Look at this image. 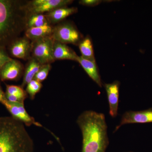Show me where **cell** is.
<instances>
[{
  "mask_svg": "<svg viewBox=\"0 0 152 152\" xmlns=\"http://www.w3.org/2000/svg\"><path fill=\"white\" fill-rule=\"evenodd\" d=\"M11 53L13 56L19 58L26 59L28 56L31 50V43L27 38L15 40L11 44Z\"/></svg>",
  "mask_w": 152,
  "mask_h": 152,
  "instance_id": "11",
  "label": "cell"
},
{
  "mask_svg": "<svg viewBox=\"0 0 152 152\" xmlns=\"http://www.w3.org/2000/svg\"><path fill=\"white\" fill-rule=\"evenodd\" d=\"M6 97L7 100L9 102L12 103H20L24 104V101L18 97L13 95L7 94H6Z\"/></svg>",
  "mask_w": 152,
  "mask_h": 152,
  "instance_id": "24",
  "label": "cell"
},
{
  "mask_svg": "<svg viewBox=\"0 0 152 152\" xmlns=\"http://www.w3.org/2000/svg\"><path fill=\"white\" fill-rule=\"evenodd\" d=\"M77 61L81 65L89 77L100 87L102 86L100 75L96 61L87 60L82 56H79Z\"/></svg>",
  "mask_w": 152,
  "mask_h": 152,
  "instance_id": "13",
  "label": "cell"
},
{
  "mask_svg": "<svg viewBox=\"0 0 152 152\" xmlns=\"http://www.w3.org/2000/svg\"><path fill=\"white\" fill-rule=\"evenodd\" d=\"M51 66L50 64L42 65L35 76L34 80L40 83L43 81L47 78Z\"/></svg>",
  "mask_w": 152,
  "mask_h": 152,
  "instance_id": "21",
  "label": "cell"
},
{
  "mask_svg": "<svg viewBox=\"0 0 152 152\" xmlns=\"http://www.w3.org/2000/svg\"><path fill=\"white\" fill-rule=\"evenodd\" d=\"M6 94L16 96L24 101L27 97V93L22 87L14 85H7Z\"/></svg>",
  "mask_w": 152,
  "mask_h": 152,
  "instance_id": "19",
  "label": "cell"
},
{
  "mask_svg": "<svg viewBox=\"0 0 152 152\" xmlns=\"http://www.w3.org/2000/svg\"><path fill=\"white\" fill-rule=\"evenodd\" d=\"M149 123H152V108L139 111H129L123 115L121 122L116 127L114 132L124 125Z\"/></svg>",
  "mask_w": 152,
  "mask_h": 152,
  "instance_id": "8",
  "label": "cell"
},
{
  "mask_svg": "<svg viewBox=\"0 0 152 152\" xmlns=\"http://www.w3.org/2000/svg\"><path fill=\"white\" fill-rule=\"evenodd\" d=\"M42 87V85L41 83L35 80H33L27 85L26 92L29 95L31 99H34L36 95L40 91Z\"/></svg>",
  "mask_w": 152,
  "mask_h": 152,
  "instance_id": "20",
  "label": "cell"
},
{
  "mask_svg": "<svg viewBox=\"0 0 152 152\" xmlns=\"http://www.w3.org/2000/svg\"></svg>",
  "mask_w": 152,
  "mask_h": 152,
  "instance_id": "27",
  "label": "cell"
},
{
  "mask_svg": "<svg viewBox=\"0 0 152 152\" xmlns=\"http://www.w3.org/2000/svg\"><path fill=\"white\" fill-rule=\"evenodd\" d=\"M102 2L100 0H82L79 1V3L82 5L88 7H95L99 4Z\"/></svg>",
  "mask_w": 152,
  "mask_h": 152,
  "instance_id": "23",
  "label": "cell"
},
{
  "mask_svg": "<svg viewBox=\"0 0 152 152\" xmlns=\"http://www.w3.org/2000/svg\"><path fill=\"white\" fill-rule=\"evenodd\" d=\"M48 25H49V22L45 16L42 14H32L26 22V26L28 28Z\"/></svg>",
  "mask_w": 152,
  "mask_h": 152,
  "instance_id": "18",
  "label": "cell"
},
{
  "mask_svg": "<svg viewBox=\"0 0 152 152\" xmlns=\"http://www.w3.org/2000/svg\"><path fill=\"white\" fill-rule=\"evenodd\" d=\"M1 67H2L0 66V72H1Z\"/></svg>",
  "mask_w": 152,
  "mask_h": 152,
  "instance_id": "26",
  "label": "cell"
},
{
  "mask_svg": "<svg viewBox=\"0 0 152 152\" xmlns=\"http://www.w3.org/2000/svg\"><path fill=\"white\" fill-rule=\"evenodd\" d=\"M53 56L55 60H70L77 61L78 56L66 44L54 41Z\"/></svg>",
  "mask_w": 152,
  "mask_h": 152,
  "instance_id": "12",
  "label": "cell"
},
{
  "mask_svg": "<svg viewBox=\"0 0 152 152\" xmlns=\"http://www.w3.org/2000/svg\"><path fill=\"white\" fill-rule=\"evenodd\" d=\"M77 123L83 136L81 152H105L109 141L104 114L85 111L78 117Z\"/></svg>",
  "mask_w": 152,
  "mask_h": 152,
  "instance_id": "1",
  "label": "cell"
},
{
  "mask_svg": "<svg viewBox=\"0 0 152 152\" xmlns=\"http://www.w3.org/2000/svg\"><path fill=\"white\" fill-rule=\"evenodd\" d=\"M12 59L4 52L3 49H0V66H2L6 63Z\"/></svg>",
  "mask_w": 152,
  "mask_h": 152,
  "instance_id": "22",
  "label": "cell"
},
{
  "mask_svg": "<svg viewBox=\"0 0 152 152\" xmlns=\"http://www.w3.org/2000/svg\"><path fill=\"white\" fill-rule=\"evenodd\" d=\"M24 10L16 1L0 0V49L13 42L23 28Z\"/></svg>",
  "mask_w": 152,
  "mask_h": 152,
  "instance_id": "3",
  "label": "cell"
},
{
  "mask_svg": "<svg viewBox=\"0 0 152 152\" xmlns=\"http://www.w3.org/2000/svg\"><path fill=\"white\" fill-rule=\"evenodd\" d=\"M77 12V8L61 7L51 11L45 15L48 21L51 23H57L62 20Z\"/></svg>",
  "mask_w": 152,
  "mask_h": 152,
  "instance_id": "14",
  "label": "cell"
},
{
  "mask_svg": "<svg viewBox=\"0 0 152 152\" xmlns=\"http://www.w3.org/2000/svg\"><path fill=\"white\" fill-rule=\"evenodd\" d=\"M34 141L21 122L0 117V152H34Z\"/></svg>",
  "mask_w": 152,
  "mask_h": 152,
  "instance_id": "2",
  "label": "cell"
},
{
  "mask_svg": "<svg viewBox=\"0 0 152 152\" xmlns=\"http://www.w3.org/2000/svg\"><path fill=\"white\" fill-rule=\"evenodd\" d=\"M79 47L83 58L93 61H96L93 43L89 37L87 36L86 37L82 40L79 44Z\"/></svg>",
  "mask_w": 152,
  "mask_h": 152,
  "instance_id": "17",
  "label": "cell"
},
{
  "mask_svg": "<svg viewBox=\"0 0 152 152\" xmlns=\"http://www.w3.org/2000/svg\"><path fill=\"white\" fill-rule=\"evenodd\" d=\"M53 29L49 25L38 27L28 28L26 32V36L28 39L34 41L47 36L51 35Z\"/></svg>",
  "mask_w": 152,
  "mask_h": 152,
  "instance_id": "15",
  "label": "cell"
},
{
  "mask_svg": "<svg viewBox=\"0 0 152 152\" xmlns=\"http://www.w3.org/2000/svg\"><path fill=\"white\" fill-rule=\"evenodd\" d=\"M4 105L12 115V117L21 122L26 126L35 125L39 127H43L40 123L36 121L31 116L25 108L24 104L10 102L7 101Z\"/></svg>",
  "mask_w": 152,
  "mask_h": 152,
  "instance_id": "7",
  "label": "cell"
},
{
  "mask_svg": "<svg viewBox=\"0 0 152 152\" xmlns=\"http://www.w3.org/2000/svg\"><path fill=\"white\" fill-rule=\"evenodd\" d=\"M73 1L71 0H35L31 2L28 9L32 14H42L59 8L65 7Z\"/></svg>",
  "mask_w": 152,
  "mask_h": 152,
  "instance_id": "6",
  "label": "cell"
},
{
  "mask_svg": "<svg viewBox=\"0 0 152 152\" xmlns=\"http://www.w3.org/2000/svg\"><path fill=\"white\" fill-rule=\"evenodd\" d=\"M23 70V66L18 61L12 59L1 68L0 78L2 81L15 80L18 79Z\"/></svg>",
  "mask_w": 152,
  "mask_h": 152,
  "instance_id": "10",
  "label": "cell"
},
{
  "mask_svg": "<svg viewBox=\"0 0 152 152\" xmlns=\"http://www.w3.org/2000/svg\"><path fill=\"white\" fill-rule=\"evenodd\" d=\"M7 100L6 97V94L3 91L0 87V102L4 105L7 102Z\"/></svg>",
  "mask_w": 152,
  "mask_h": 152,
  "instance_id": "25",
  "label": "cell"
},
{
  "mask_svg": "<svg viewBox=\"0 0 152 152\" xmlns=\"http://www.w3.org/2000/svg\"><path fill=\"white\" fill-rule=\"evenodd\" d=\"M54 40L61 43L77 45L82 40V36L75 26L66 23L56 27L51 35Z\"/></svg>",
  "mask_w": 152,
  "mask_h": 152,
  "instance_id": "5",
  "label": "cell"
},
{
  "mask_svg": "<svg viewBox=\"0 0 152 152\" xmlns=\"http://www.w3.org/2000/svg\"><path fill=\"white\" fill-rule=\"evenodd\" d=\"M105 88L109 105V113L111 116L115 118L118 115L120 83L118 80L104 85Z\"/></svg>",
  "mask_w": 152,
  "mask_h": 152,
  "instance_id": "9",
  "label": "cell"
},
{
  "mask_svg": "<svg viewBox=\"0 0 152 152\" xmlns=\"http://www.w3.org/2000/svg\"><path fill=\"white\" fill-rule=\"evenodd\" d=\"M41 66L42 65L34 58L30 60L25 70L22 84V88L26 86L30 82L34 80Z\"/></svg>",
  "mask_w": 152,
  "mask_h": 152,
  "instance_id": "16",
  "label": "cell"
},
{
  "mask_svg": "<svg viewBox=\"0 0 152 152\" xmlns=\"http://www.w3.org/2000/svg\"><path fill=\"white\" fill-rule=\"evenodd\" d=\"M54 40L51 35L33 41L31 50L33 58L42 65L54 61Z\"/></svg>",
  "mask_w": 152,
  "mask_h": 152,
  "instance_id": "4",
  "label": "cell"
}]
</instances>
